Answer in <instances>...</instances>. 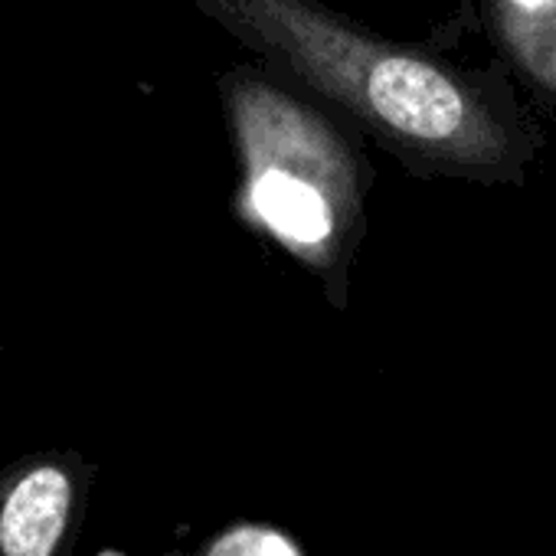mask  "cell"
<instances>
[{"label":"cell","mask_w":556,"mask_h":556,"mask_svg":"<svg viewBox=\"0 0 556 556\" xmlns=\"http://www.w3.org/2000/svg\"><path fill=\"white\" fill-rule=\"evenodd\" d=\"M73 488L60 468H37L14 484L0 510L4 556H50L70 517Z\"/></svg>","instance_id":"cell-3"},{"label":"cell","mask_w":556,"mask_h":556,"mask_svg":"<svg viewBox=\"0 0 556 556\" xmlns=\"http://www.w3.org/2000/svg\"><path fill=\"white\" fill-rule=\"evenodd\" d=\"M210 556H299V549L275 530L262 527H239L226 533Z\"/></svg>","instance_id":"cell-5"},{"label":"cell","mask_w":556,"mask_h":556,"mask_svg":"<svg viewBox=\"0 0 556 556\" xmlns=\"http://www.w3.org/2000/svg\"><path fill=\"white\" fill-rule=\"evenodd\" d=\"M193 4L249 53L406 148L481 164L507 144L501 102L481 76L387 40L318 0Z\"/></svg>","instance_id":"cell-1"},{"label":"cell","mask_w":556,"mask_h":556,"mask_svg":"<svg viewBox=\"0 0 556 556\" xmlns=\"http://www.w3.org/2000/svg\"><path fill=\"white\" fill-rule=\"evenodd\" d=\"M491 24L501 56L556 99V0H491Z\"/></svg>","instance_id":"cell-4"},{"label":"cell","mask_w":556,"mask_h":556,"mask_svg":"<svg viewBox=\"0 0 556 556\" xmlns=\"http://www.w3.org/2000/svg\"><path fill=\"white\" fill-rule=\"evenodd\" d=\"M223 89L249 161V206L286 242L325 245L334 232V187L348 180L334 131L255 70L232 73Z\"/></svg>","instance_id":"cell-2"}]
</instances>
